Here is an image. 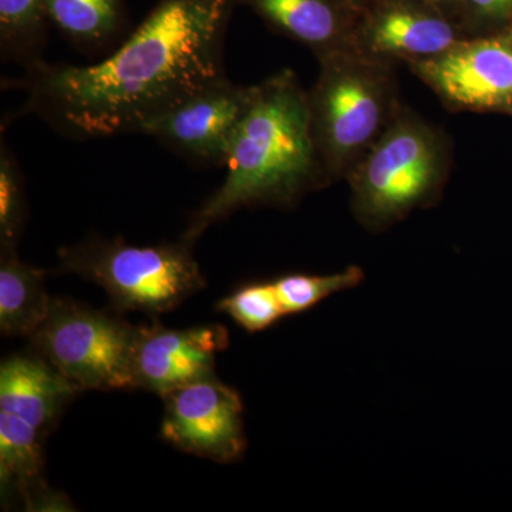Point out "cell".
Wrapping results in <instances>:
<instances>
[{
	"label": "cell",
	"instance_id": "4fadbf2b",
	"mask_svg": "<svg viewBox=\"0 0 512 512\" xmlns=\"http://www.w3.org/2000/svg\"><path fill=\"white\" fill-rule=\"evenodd\" d=\"M77 393L82 392L39 353L10 356L0 366V410L29 421L42 434Z\"/></svg>",
	"mask_w": 512,
	"mask_h": 512
},
{
	"label": "cell",
	"instance_id": "277c9868",
	"mask_svg": "<svg viewBox=\"0 0 512 512\" xmlns=\"http://www.w3.org/2000/svg\"><path fill=\"white\" fill-rule=\"evenodd\" d=\"M450 168L446 138L436 127L400 109L382 137L350 171L357 221L379 232L439 200Z\"/></svg>",
	"mask_w": 512,
	"mask_h": 512
},
{
	"label": "cell",
	"instance_id": "7c38bea8",
	"mask_svg": "<svg viewBox=\"0 0 512 512\" xmlns=\"http://www.w3.org/2000/svg\"><path fill=\"white\" fill-rule=\"evenodd\" d=\"M318 59L350 49L360 13L340 0H238Z\"/></svg>",
	"mask_w": 512,
	"mask_h": 512
},
{
	"label": "cell",
	"instance_id": "ffe728a7",
	"mask_svg": "<svg viewBox=\"0 0 512 512\" xmlns=\"http://www.w3.org/2000/svg\"><path fill=\"white\" fill-rule=\"evenodd\" d=\"M26 220V198L19 165L5 140L0 143V249L16 248Z\"/></svg>",
	"mask_w": 512,
	"mask_h": 512
},
{
	"label": "cell",
	"instance_id": "7402d4cb",
	"mask_svg": "<svg viewBox=\"0 0 512 512\" xmlns=\"http://www.w3.org/2000/svg\"><path fill=\"white\" fill-rule=\"evenodd\" d=\"M461 10L481 20H501L512 15V0H461Z\"/></svg>",
	"mask_w": 512,
	"mask_h": 512
},
{
	"label": "cell",
	"instance_id": "3957f363",
	"mask_svg": "<svg viewBox=\"0 0 512 512\" xmlns=\"http://www.w3.org/2000/svg\"><path fill=\"white\" fill-rule=\"evenodd\" d=\"M319 62L308 92L312 133L329 180H338L348 177L402 107L389 62L356 47Z\"/></svg>",
	"mask_w": 512,
	"mask_h": 512
},
{
	"label": "cell",
	"instance_id": "6da1fadb",
	"mask_svg": "<svg viewBox=\"0 0 512 512\" xmlns=\"http://www.w3.org/2000/svg\"><path fill=\"white\" fill-rule=\"evenodd\" d=\"M238 0H160L120 49L89 66L29 64V109L77 137L137 133L161 111L225 76Z\"/></svg>",
	"mask_w": 512,
	"mask_h": 512
},
{
	"label": "cell",
	"instance_id": "9a60e30c",
	"mask_svg": "<svg viewBox=\"0 0 512 512\" xmlns=\"http://www.w3.org/2000/svg\"><path fill=\"white\" fill-rule=\"evenodd\" d=\"M43 434L35 426L0 410V484L2 497L19 494L26 485L43 477Z\"/></svg>",
	"mask_w": 512,
	"mask_h": 512
},
{
	"label": "cell",
	"instance_id": "5bb4252c",
	"mask_svg": "<svg viewBox=\"0 0 512 512\" xmlns=\"http://www.w3.org/2000/svg\"><path fill=\"white\" fill-rule=\"evenodd\" d=\"M0 252V330L5 336H32L52 306L46 272L25 264L16 248Z\"/></svg>",
	"mask_w": 512,
	"mask_h": 512
},
{
	"label": "cell",
	"instance_id": "5b68a950",
	"mask_svg": "<svg viewBox=\"0 0 512 512\" xmlns=\"http://www.w3.org/2000/svg\"><path fill=\"white\" fill-rule=\"evenodd\" d=\"M192 242L136 247L121 238L93 239L60 249V268L94 282L119 312L156 316L205 288Z\"/></svg>",
	"mask_w": 512,
	"mask_h": 512
},
{
	"label": "cell",
	"instance_id": "d6986e66",
	"mask_svg": "<svg viewBox=\"0 0 512 512\" xmlns=\"http://www.w3.org/2000/svg\"><path fill=\"white\" fill-rule=\"evenodd\" d=\"M218 309L251 333L269 329L286 316L274 281L239 286L218 302Z\"/></svg>",
	"mask_w": 512,
	"mask_h": 512
},
{
	"label": "cell",
	"instance_id": "603a6c76",
	"mask_svg": "<svg viewBox=\"0 0 512 512\" xmlns=\"http://www.w3.org/2000/svg\"><path fill=\"white\" fill-rule=\"evenodd\" d=\"M424 2L443 10L448 16H453L457 10H461V0H424Z\"/></svg>",
	"mask_w": 512,
	"mask_h": 512
},
{
	"label": "cell",
	"instance_id": "30bf717a",
	"mask_svg": "<svg viewBox=\"0 0 512 512\" xmlns=\"http://www.w3.org/2000/svg\"><path fill=\"white\" fill-rule=\"evenodd\" d=\"M220 325L168 329L160 323L136 326L131 349V389L165 396L178 387L214 375L215 357L228 348Z\"/></svg>",
	"mask_w": 512,
	"mask_h": 512
},
{
	"label": "cell",
	"instance_id": "ba28073f",
	"mask_svg": "<svg viewBox=\"0 0 512 512\" xmlns=\"http://www.w3.org/2000/svg\"><path fill=\"white\" fill-rule=\"evenodd\" d=\"M409 66L451 109L512 107V40L508 36L461 39L446 52Z\"/></svg>",
	"mask_w": 512,
	"mask_h": 512
},
{
	"label": "cell",
	"instance_id": "44dd1931",
	"mask_svg": "<svg viewBox=\"0 0 512 512\" xmlns=\"http://www.w3.org/2000/svg\"><path fill=\"white\" fill-rule=\"evenodd\" d=\"M23 505L29 511H73V504L66 495L53 490L46 483L45 478L40 477L26 485L19 493Z\"/></svg>",
	"mask_w": 512,
	"mask_h": 512
},
{
	"label": "cell",
	"instance_id": "9c48e42d",
	"mask_svg": "<svg viewBox=\"0 0 512 512\" xmlns=\"http://www.w3.org/2000/svg\"><path fill=\"white\" fill-rule=\"evenodd\" d=\"M251 93L252 86L220 77L148 119L137 133L158 138L195 160L225 165Z\"/></svg>",
	"mask_w": 512,
	"mask_h": 512
},
{
	"label": "cell",
	"instance_id": "52a82bcc",
	"mask_svg": "<svg viewBox=\"0 0 512 512\" xmlns=\"http://www.w3.org/2000/svg\"><path fill=\"white\" fill-rule=\"evenodd\" d=\"M163 399L161 437L167 443L217 463H234L244 456L241 397L215 375L178 387Z\"/></svg>",
	"mask_w": 512,
	"mask_h": 512
},
{
	"label": "cell",
	"instance_id": "7a4b0ae2",
	"mask_svg": "<svg viewBox=\"0 0 512 512\" xmlns=\"http://www.w3.org/2000/svg\"><path fill=\"white\" fill-rule=\"evenodd\" d=\"M227 177L191 217L184 241L241 208L289 207L329 181L313 138L308 92L292 70L252 86L227 163Z\"/></svg>",
	"mask_w": 512,
	"mask_h": 512
},
{
	"label": "cell",
	"instance_id": "2e32d148",
	"mask_svg": "<svg viewBox=\"0 0 512 512\" xmlns=\"http://www.w3.org/2000/svg\"><path fill=\"white\" fill-rule=\"evenodd\" d=\"M46 19L77 43L99 45L119 29L120 0H43Z\"/></svg>",
	"mask_w": 512,
	"mask_h": 512
},
{
	"label": "cell",
	"instance_id": "ac0fdd59",
	"mask_svg": "<svg viewBox=\"0 0 512 512\" xmlns=\"http://www.w3.org/2000/svg\"><path fill=\"white\" fill-rule=\"evenodd\" d=\"M365 281L360 266L350 265L329 275L288 274L274 279L285 315H298L319 305L335 293L350 291Z\"/></svg>",
	"mask_w": 512,
	"mask_h": 512
},
{
	"label": "cell",
	"instance_id": "e0dca14e",
	"mask_svg": "<svg viewBox=\"0 0 512 512\" xmlns=\"http://www.w3.org/2000/svg\"><path fill=\"white\" fill-rule=\"evenodd\" d=\"M43 0H0V49L3 60L32 64L39 60L45 29Z\"/></svg>",
	"mask_w": 512,
	"mask_h": 512
},
{
	"label": "cell",
	"instance_id": "cb8c5ba5",
	"mask_svg": "<svg viewBox=\"0 0 512 512\" xmlns=\"http://www.w3.org/2000/svg\"><path fill=\"white\" fill-rule=\"evenodd\" d=\"M340 2L345 3L349 8L356 10L357 13L362 15L363 10L369 8V6L372 5V3H375L376 0H340Z\"/></svg>",
	"mask_w": 512,
	"mask_h": 512
},
{
	"label": "cell",
	"instance_id": "8fae6325",
	"mask_svg": "<svg viewBox=\"0 0 512 512\" xmlns=\"http://www.w3.org/2000/svg\"><path fill=\"white\" fill-rule=\"evenodd\" d=\"M461 39L451 16L424 0H376L357 20L353 46L383 62L410 63L440 55Z\"/></svg>",
	"mask_w": 512,
	"mask_h": 512
},
{
	"label": "cell",
	"instance_id": "8992f818",
	"mask_svg": "<svg viewBox=\"0 0 512 512\" xmlns=\"http://www.w3.org/2000/svg\"><path fill=\"white\" fill-rule=\"evenodd\" d=\"M136 326L83 303L53 299L49 315L33 333L36 353L74 387L131 389V349Z\"/></svg>",
	"mask_w": 512,
	"mask_h": 512
}]
</instances>
